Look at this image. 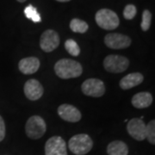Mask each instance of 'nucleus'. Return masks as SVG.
<instances>
[{
  "mask_svg": "<svg viewBox=\"0 0 155 155\" xmlns=\"http://www.w3.org/2000/svg\"><path fill=\"white\" fill-rule=\"evenodd\" d=\"M56 75L62 79L79 77L83 72V67L79 62L70 59H61L54 65Z\"/></svg>",
  "mask_w": 155,
  "mask_h": 155,
  "instance_id": "1",
  "label": "nucleus"
},
{
  "mask_svg": "<svg viewBox=\"0 0 155 155\" xmlns=\"http://www.w3.org/2000/svg\"><path fill=\"white\" fill-rule=\"evenodd\" d=\"M69 149L76 155H85L93 147V141L86 134H78L69 140Z\"/></svg>",
  "mask_w": 155,
  "mask_h": 155,
  "instance_id": "2",
  "label": "nucleus"
},
{
  "mask_svg": "<svg viewBox=\"0 0 155 155\" xmlns=\"http://www.w3.org/2000/svg\"><path fill=\"white\" fill-rule=\"evenodd\" d=\"M95 20L100 28L105 30L116 29L120 24V20L117 14L110 9L99 10L96 13Z\"/></svg>",
  "mask_w": 155,
  "mask_h": 155,
  "instance_id": "3",
  "label": "nucleus"
},
{
  "mask_svg": "<svg viewBox=\"0 0 155 155\" xmlns=\"http://www.w3.org/2000/svg\"><path fill=\"white\" fill-rule=\"evenodd\" d=\"M47 130V125L44 119L39 116L29 117L25 125V131L28 138L38 140L41 138Z\"/></svg>",
  "mask_w": 155,
  "mask_h": 155,
  "instance_id": "4",
  "label": "nucleus"
},
{
  "mask_svg": "<svg viewBox=\"0 0 155 155\" xmlns=\"http://www.w3.org/2000/svg\"><path fill=\"white\" fill-rule=\"evenodd\" d=\"M129 61L126 57L122 55L110 54L106 56L104 61V67L107 72L111 73H120L127 69Z\"/></svg>",
  "mask_w": 155,
  "mask_h": 155,
  "instance_id": "5",
  "label": "nucleus"
},
{
  "mask_svg": "<svg viewBox=\"0 0 155 155\" xmlns=\"http://www.w3.org/2000/svg\"><path fill=\"white\" fill-rule=\"evenodd\" d=\"M81 89L84 94L92 97H100L105 93L104 84L98 78L86 79L82 84Z\"/></svg>",
  "mask_w": 155,
  "mask_h": 155,
  "instance_id": "6",
  "label": "nucleus"
},
{
  "mask_svg": "<svg viewBox=\"0 0 155 155\" xmlns=\"http://www.w3.org/2000/svg\"><path fill=\"white\" fill-rule=\"evenodd\" d=\"M60 35L53 29L45 30L40 38V47L46 53L53 52L60 45Z\"/></svg>",
  "mask_w": 155,
  "mask_h": 155,
  "instance_id": "7",
  "label": "nucleus"
},
{
  "mask_svg": "<svg viewBox=\"0 0 155 155\" xmlns=\"http://www.w3.org/2000/svg\"><path fill=\"white\" fill-rule=\"evenodd\" d=\"M131 38L126 35L119 33H110L106 35L104 43L111 49H123L131 45Z\"/></svg>",
  "mask_w": 155,
  "mask_h": 155,
  "instance_id": "8",
  "label": "nucleus"
},
{
  "mask_svg": "<svg viewBox=\"0 0 155 155\" xmlns=\"http://www.w3.org/2000/svg\"><path fill=\"white\" fill-rule=\"evenodd\" d=\"M45 155H67L66 141L61 136H53L45 145Z\"/></svg>",
  "mask_w": 155,
  "mask_h": 155,
  "instance_id": "9",
  "label": "nucleus"
},
{
  "mask_svg": "<svg viewBox=\"0 0 155 155\" xmlns=\"http://www.w3.org/2000/svg\"><path fill=\"white\" fill-rule=\"evenodd\" d=\"M146 127L147 125L142 119L133 118L127 122V130L134 140L141 141L146 139Z\"/></svg>",
  "mask_w": 155,
  "mask_h": 155,
  "instance_id": "10",
  "label": "nucleus"
},
{
  "mask_svg": "<svg viewBox=\"0 0 155 155\" xmlns=\"http://www.w3.org/2000/svg\"><path fill=\"white\" fill-rule=\"evenodd\" d=\"M24 94L28 99L31 101H36L40 99L44 92L43 87L41 84L36 79H28V81L24 84Z\"/></svg>",
  "mask_w": 155,
  "mask_h": 155,
  "instance_id": "11",
  "label": "nucleus"
},
{
  "mask_svg": "<svg viewBox=\"0 0 155 155\" xmlns=\"http://www.w3.org/2000/svg\"><path fill=\"white\" fill-rule=\"evenodd\" d=\"M58 115L61 119L69 122H78L82 118L81 112L75 106L64 104L58 108Z\"/></svg>",
  "mask_w": 155,
  "mask_h": 155,
  "instance_id": "12",
  "label": "nucleus"
},
{
  "mask_svg": "<svg viewBox=\"0 0 155 155\" xmlns=\"http://www.w3.org/2000/svg\"><path fill=\"white\" fill-rule=\"evenodd\" d=\"M40 61L36 57H27L23 58L18 63L19 70L23 74L29 75L36 72L40 68Z\"/></svg>",
  "mask_w": 155,
  "mask_h": 155,
  "instance_id": "13",
  "label": "nucleus"
},
{
  "mask_svg": "<svg viewBox=\"0 0 155 155\" xmlns=\"http://www.w3.org/2000/svg\"><path fill=\"white\" fill-rule=\"evenodd\" d=\"M143 80H144V77L141 73L133 72V73H129L125 77L122 78L119 84L122 90L126 91V90H129V89L134 88L139 84H140L143 82Z\"/></svg>",
  "mask_w": 155,
  "mask_h": 155,
  "instance_id": "14",
  "label": "nucleus"
},
{
  "mask_svg": "<svg viewBox=\"0 0 155 155\" xmlns=\"http://www.w3.org/2000/svg\"><path fill=\"white\" fill-rule=\"evenodd\" d=\"M153 96L150 92L142 91L135 94L132 97V104L136 109H145L149 107L153 103Z\"/></svg>",
  "mask_w": 155,
  "mask_h": 155,
  "instance_id": "15",
  "label": "nucleus"
},
{
  "mask_svg": "<svg viewBox=\"0 0 155 155\" xmlns=\"http://www.w3.org/2000/svg\"><path fill=\"white\" fill-rule=\"evenodd\" d=\"M108 155H127L128 147L122 140H114L107 147Z\"/></svg>",
  "mask_w": 155,
  "mask_h": 155,
  "instance_id": "16",
  "label": "nucleus"
},
{
  "mask_svg": "<svg viewBox=\"0 0 155 155\" xmlns=\"http://www.w3.org/2000/svg\"><path fill=\"white\" fill-rule=\"evenodd\" d=\"M70 28L75 33L84 34L88 30L89 26L87 22L78 18H73L70 22Z\"/></svg>",
  "mask_w": 155,
  "mask_h": 155,
  "instance_id": "17",
  "label": "nucleus"
},
{
  "mask_svg": "<svg viewBox=\"0 0 155 155\" xmlns=\"http://www.w3.org/2000/svg\"><path fill=\"white\" fill-rule=\"evenodd\" d=\"M24 15L25 17L30 19L34 22H40L41 21V17L40 16L39 12L36 10L35 7H34L32 5H28L24 9Z\"/></svg>",
  "mask_w": 155,
  "mask_h": 155,
  "instance_id": "18",
  "label": "nucleus"
},
{
  "mask_svg": "<svg viewBox=\"0 0 155 155\" xmlns=\"http://www.w3.org/2000/svg\"><path fill=\"white\" fill-rule=\"evenodd\" d=\"M65 48L67 53L72 56H78L80 54V48L72 39H68L65 42Z\"/></svg>",
  "mask_w": 155,
  "mask_h": 155,
  "instance_id": "19",
  "label": "nucleus"
},
{
  "mask_svg": "<svg viewBox=\"0 0 155 155\" xmlns=\"http://www.w3.org/2000/svg\"><path fill=\"white\" fill-rule=\"evenodd\" d=\"M146 139L152 145L155 144V121L152 120L146 127Z\"/></svg>",
  "mask_w": 155,
  "mask_h": 155,
  "instance_id": "20",
  "label": "nucleus"
},
{
  "mask_svg": "<svg viewBox=\"0 0 155 155\" xmlns=\"http://www.w3.org/2000/svg\"><path fill=\"white\" fill-rule=\"evenodd\" d=\"M152 22V13L148 10H145L142 13V21L140 23V27L143 31H147L151 26Z\"/></svg>",
  "mask_w": 155,
  "mask_h": 155,
  "instance_id": "21",
  "label": "nucleus"
},
{
  "mask_svg": "<svg viewBox=\"0 0 155 155\" xmlns=\"http://www.w3.org/2000/svg\"><path fill=\"white\" fill-rule=\"evenodd\" d=\"M137 14V9L134 5H127L123 11V17L127 20H132Z\"/></svg>",
  "mask_w": 155,
  "mask_h": 155,
  "instance_id": "22",
  "label": "nucleus"
},
{
  "mask_svg": "<svg viewBox=\"0 0 155 155\" xmlns=\"http://www.w3.org/2000/svg\"><path fill=\"white\" fill-rule=\"evenodd\" d=\"M5 137V123L3 117L0 116V142Z\"/></svg>",
  "mask_w": 155,
  "mask_h": 155,
  "instance_id": "23",
  "label": "nucleus"
},
{
  "mask_svg": "<svg viewBox=\"0 0 155 155\" xmlns=\"http://www.w3.org/2000/svg\"><path fill=\"white\" fill-rule=\"evenodd\" d=\"M56 1H58V2H62V3H65V2H69V1H71V0H56Z\"/></svg>",
  "mask_w": 155,
  "mask_h": 155,
  "instance_id": "24",
  "label": "nucleus"
},
{
  "mask_svg": "<svg viewBox=\"0 0 155 155\" xmlns=\"http://www.w3.org/2000/svg\"><path fill=\"white\" fill-rule=\"evenodd\" d=\"M18 2H20V3H23V2H25L26 0H17Z\"/></svg>",
  "mask_w": 155,
  "mask_h": 155,
  "instance_id": "25",
  "label": "nucleus"
}]
</instances>
